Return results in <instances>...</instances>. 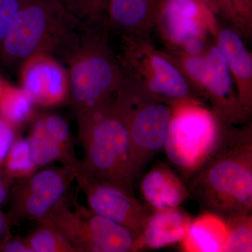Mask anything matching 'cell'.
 <instances>
[{
  "label": "cell",
  "mask_w": 252,
  "mask_h": 252,
  "mask_svg": "<svg viewBox=\"0 0 252 252\" xmlns=\"http://www.w3.org/2000/svg\"><path fill=\"white\" fill-rule=\"evenodd\" d=\"M190 197L205 212L227 219L252 212V125L222 122L220 142L189 181Z\"/></svg>",
  "instance_id": "obj_1"
},
{
  "label": "cell",
  "mask_w": 252,
  "mask_h": 252,
  "mask_svg": "<svg viewBox=\"0 0 252 252\" xmlns=\"http://www.w3.org/2000/svg\"><path fill=\"white\" fill-rule=\"evenodd\" d=\"M76 115L84 152L78 171L96 182L133 194L127 120L117 93Z\"/></svg>",
  "instance_id": "obj_2"
},
{
  "label": "cell",
  "mask_w": 252,
  "mask_h": 252,
  "mask_svg": "<svg viewBox=\"0 0 252 252\" xmlns=\"http://www.w3.org/2000/svg\"><path fill=\"white\" fill-rule=\"evenodd\" d=\"M84 24L59 0H21L0 45V63L14 69L37 55H48L62 62Z\"/></svg>",
  "instance_id": "obj_3"
},
{
  "label": "cell",
  "mask_w": 252,
  "mask_h": 252,
  "mask_svg": "<svg viewBox=\"0 0 252 252\" xmlns=\"http://www.w3.org/2000/svg\"><path fill=\"white\" fill-rule=\"evenodd\" d=\"M107 24H84L63 59L67 64L69 98L76 114L117 92L124 73L108 39Z\"/></svg>",
  "instance_id": "obj_4"
},
{
  "label": "cell",
  "mask_w": 252,
  "mask_h": 252,
  "mask_svg": "<svg viewBox=\"0 0 252 252\" xmlns=\"http://www.w3.org/2000/svg\"><path fill=\"white\" fill-rule=\"evenodd\" d=\"M120 40L117 59L123 73L151 97L171 107L183 101L203 103L170 55L157 49L149 36L122 34Z\"/></svg>",
  "instance_id": "obj_5"
},
{
  "label": "cell",
  "mask_w": 252,
  "mask_h": 252,
  "mask_svg": "<svg viewBox=\"0 0 252 252\" xmlns=\"http://www.w3.org/2000/svg\"><path fill=\"white\" fill-rule=\"evenodd\" d=\"M172 108L164 150L187 185L218 145L222 122L198 101H183L174 104Z\"/></svg>",
  "instance_id": "obj_6"
},
{
  "label": "cell",
  "mask_w": 252,
  "mask_h": 252,
  "mask_svg": "<svg viewBox=\"0 0 252 252\" xmlns=\"http://www.w3.org/2000/svg\"><path fill=\"white\" fill-rule=\"evenodd\" d=\"M130 140V167L134 183L147 164L163 150L171 122V106L151 97L124 74L117 92Z\"/></svg>",
  "instance_id": "obj_7"
},
{
  "label": "cell",
  "mask_w": 252,
  "mask_h": 252,
  "mask_svg": "<svg viewBox=\"0 0 252 252\" xmlns=\"http://www.w3.org/2000/svg\"><path fill=\"white\" fill-rule=\"evenodd\" d=\"M41 220L56 227L77 252L141 251L128 230L68 198L67 194Z\"/></svg>",
  "instance_id": "obj_8"
},
{
  "label": "cell",
  "mask_w": 252,
  "mask_h": 252,
  "mask_svg": "<svg viewBox=\"0 0 252 252\" xmlns=\"http://www.w3.org/2000/svg\"><path fill=\"white\" fill-rule=\"evenodd\" d=\"M192 87L202 98L209 99L217 118L230 125L250 122L233 86V78L215 39L203 56H190L167 51Z\"/></svg>",
  "instance_id": "obj_9"
},
{
  "label": "cell",
  "mask_w": 252,
  "mask_h": 252,
  "mask_svg": "<svg viewBox=\"0 0 252 252\" xmlns=\"http://www.w3.org/2000/svg\"><path fill=\"white\" fill-rule=\"evenodd\" d=\"M77 171L67 165L49 167L19 182L10 194L7 215L12 223L44 219L67 195Z\"/></svg>",
  "instance_id": "obj_10"
},
{
  "label": "cell",
  "mask_w": 252,
  "mask_h": 252,
  "mask_svg": "<svg viewBox=\"0 0 252 252\" xmlns=\"http://www.w3.org/2000/svg\"><path fill=\"white\" fill-rule=\"evenodd\" d=\"M75 181L86 195L89 208L128 230L142 251L141 236L152 209L140 203L133 194L96 182L79 171L77 172Z\"/></svg>",
  "instance_id": "obj_11"
},
{
  "label": "cell",
  "mask_w": 252,
  "mask_h": 252,
  "mask_svg": "<svg viewBox=\"0 0 252 252\" xmlns=\"http://www.w3.org/2000/svg\"><path fill=\"white\" fill-rule=\"evenodd\" d=\"M215 16L204 0H165L156 27L168 49L195 36L215 38Z\"/></svg>",
  "instance_id": "obj_12"
},
{
  "label": "cell",
  "mask_w": 252,
  "mask_h": 252,
  "mask_svg": "<svg viewBox=\"0 0 252 252\" xmlns=\"http://www.w3.org/2000/svg\"><path fill=\"white\" fill-rule=\"evenodd\" d=\"M21 69V89L34 104L55 107L68 102L67 69L57 59L37 55L27 60Z\"/></svg>",
  "instance_id": "obj_13"
},
{
  "label": "cell",
  "mask_w": 252,
  "mask_h": 252,
  "mask_svg": "<svg viewBox=\"0 0 252 252\" xmlns=\"http://www.w3.org/2000/svg\"><path fill=\"white\" fill-rule=\"evenodd\" d=\"M243 36L234 28L219 26L215 41L221 53L236 85L237 94L242 107L252 113V56Z\"/></svg>",
  "instance_id": "obj_14"
},
{
  "label": "cell",
  "mask_w": 252,
  "mask_h": 252,
  "mask_svg": "<svg viewBox=\"0 0 252 252\" xmlns=\"http://www.w3.org/2000/svg\"><path fill=\"white\" fill-rule=\"evenodd\" d=\"M165 0H111L107 25L122 34L149 36L157 26Z\"/></svg>",
  "instance_id": "obj_15"
},
{
  "label": "cell",
  "mask_w": 252,
  "mask_h": 252,
  "mask_svg": "<svg viewBox=\"0 0 252 252\" xmlns=\"http://www.w3.org/2000/svg\"><path fill=\"white\" fill-rule=\"evenodd\" d=\"M140 190L152 210L180 207L190 193L182 178L163 162L156 164L140 183Z\"/></svg>",
  "instance_id": "obj_16"
},
{
  "label": "cell",
  "mask_w": 252,
  "mask_h": 252,
  "mask_svg": "<svg viewBox=\"0 0 252 252\" xmlns=\"http://www.w3.org/2000/svg\"><path fill=\"white\" fill-rule=\"evenodd\" d=\"M190 222V216L179 207L152 210L141 236V249L158 250L180 243Z\"/></svg>",
  "instance_id": "obj_17"
},
{
  "label": "cell",
  "mask_w": 252,
  "mask_h": 252,
  "mask_svg": "<svg viewBox=\"0 0 252 252\" xmlns=\"http://www.w3.org/2000/svg\"><path fill=\"white\" fill-rule=\"evenodd\" d=\"M227 237L223 217L205 212L191 220L185 238L180 242L186 252H223Z\"/></svg>",
  "instance_id": "obj_18"
},
{
  "label": "cell",
  "mask_w": 252,
  "mask_h": 252,
  "mask_svg": "<svg viewBox=\"0 0 252 252\" xmlns=\"http://www.w3.org/2000/svg\"><path fill=\"white\" fill-rule=\"evenodd\" d=\"M27 140L33 162L38 170L56 161L78 170L80 168L81 160L47 133L38 116L33 120Z\"/></svg>",
  "instance_id": "obj_19"
},
{
  "label": "cell",
  "mask_w": 252,
  "mask_h": 252,
  "mask_svg": "<svg viewBox=\"0 0 252 252\" xmlns=\"http://www.w3.org/2000/svg\"><path fill=\"white\" fill-rule=\"evenodd\" d=\"M34 105L22 89L4 86L0 94V118L16 131L32 119Z\"/></svg>",
  "instance_id": "obj_20"
},
{
  "label": "cell",
  "mask_w": 252,
  "mask_h": 252,
  "mask_svg": "<svg viewBox=\"0 0 252 252\" xmlns=\"http://www.w3.org/2000/svg\"><path fill=\"white\" fill-rule=\"evenodd\" d=\"M37 170L27 138L16 137L4 158L0 172L11 184L26 180Z\"/></svg>",
  "instance_id": "obj_21"
},
{
  "label": "cell",
  "mask_w": 252,
  "mask_h": 252,
  "mask_svg": "<svg viewBox=\"0 0 252 252\" xmlns=\"http://www.w3.org/2000/svg\"><path fill=\"white\" fill-rule=\"evenodd\" d=\"M26 237L32 252H77L56 227L44 220Z\"/></svg>",
  "instance_id": "obj_22"
},
{
  "label": "cell",
  "mask_w": 252,
  "mask_h": 252,
  "mask_svg": "<svg viewBox=\"0 0 252 252\" xmlns=\"http://www.w3.org/2000/svg\"><path fill=\"white\" fill-rule=\"evenodd\" d=\"M225 220L227 237L223 252H252V214L236 215Z\"/></svg>",
  "instance_id": "obj_23"
},
{
  "label": "cell",
  "mask_w": 252,
  "mask_h": 252,
  "mask_svg": "<svg viewBox=\"0 0 252 252\" xmlns=\"http://www.w3.org/2000/svg\"><path fill=\"white\" fill-rule=\"evenodd\" d=\"M111 0H63L66 9L81 22L93 26L107 23Z\"/></svg>",
  "instance_id": "obj_24"
},
{
  "label": "cell",
  "mask_w": 252,
  "mask_h": 252,
  "mask_svg": "<svg viewBox=\"0 0 252 252\" xmlns=\"http://www.w3.org/2000/svg\"><path fill=\"white\" fill-rule=\"evenodd\" d=\"M38 117L47 133L68 152L75 154L72 135L66 121L54 114H43Z\"/></svg>",
  "instance_id": "obj_25"
},
{
  "label": "cell",
  "mask_w": 252,
  "mask_h": 252,
  "mask_svg": "<svg viewBox=\"0 0 252 252\" xmlns=\"http://www.w3.org/2000/svg\"><path fill=\"white\" fill-rule=\"evenodd\" d=\"M230 1L238 19L240 34L250 39L252 35V0Z\"/></svg>",
  "instance_id": "obj_26"
},
{
  "label": "cell",
  "mask_w": 252,
  "mask_h": 252,
  "mask_svg": "<svg viewBox=\"0 0 252 252\" xmlns=\"http://www.w3.org/2000/svg\"><path fill=\"white\" fill-rule=\"evenodd\" d=\"M21 0H0V45L14 21Z\"/></svg>",
  "instance_id": "obj_27"
},
{
  "label": "cell",
  "mask_w": 252,
  "mask_h": 252,
  "mask_svg": "<svg viewBox=\"0 0 252 252\" xmlns=\"http://www.w3.org/2000/svg\"><path fill=\"white\" fill-rule=\"evenodd\" d=\"M215 15L223 18L229 26L240 33L238 19L230 0H204Z\"/></svg>",
  "instance_id": "obj_28"
},
{
  "label": "cell",
  "mask_w": 252,
  "mask_h": 252,
  "mask_svg": "<svg viewBox=\"0 0 252 252\" xmlns=\"http://www.w3.org/2000/svg\"><path fill=\"white\" fill-rule=\"evenodd\" d=\"M16 137V131L0 118V169L10 146Z\"/></svg>",
  "instance_id": "obj_29"
},
{
  "label": "cell",
  "mask_w": 252,
  "mask_h": 252,
  "mask_svg": "<svg viewBox=\"0 0 252 252\" xmlns=\"http://www.w3.org/2000/svg\"><path fill=\"white\" fill-rule=\"evenodd\" d=\"M0 252H32L26 238L14 237L11 232L0 242Z\"/></svg>",
  "instance_id": "obj_30"
},
{
  "label": "cell",
  "mask_w": 252,
  "mask_h": 252,
  "mask_svg": "<svg viewBox=\"0 0 252 252\" xmlns=\"http://www.w3.org/2000/svg\"><path fill=\"white\" fill-rule=\"evenodd\" d=\"M13 223L9 216L1 211L0 208V242L10 233Z\"/></svg>",
  "instance_id": "obj_31"
},
{
  "label": "cell",
  "mask_w": 252,
  "mask_h": 252,
  "mask_svg": "<svg viewBox=\"0 0 252 252\" xmlns=\"http://www.w3.org/2000/svg\"><path fill=\"white\" fill-rule=\"evenodd\" d=\"M10 183L0 172V208L6 204L10 197Z\"/></svg>",
  "instance_id": "obj_32"
},
{
  "label": "cell",
  "mask_w": 252,
  "mask_h": 252,
  "mask_svg": "<svg viewBox=\"0 0 252 252\" xmlns=\"http://www.w3.org/2000/svg\"><path fill=\"white\" fill-rule=\"evenodd\" d=\"M4 86L2 85L1 81H0V94H1V91H2L3 89H4Z\"/></svg>",
  "instance_id": "obj_33"
},
{
  "label": "cell",
  "mask_w": 252,
  "mask_h": 252,
  "mask_svg": "<svg viewBox=\"0 0 252 252\" xmlns=\"http://www.w3.org/2000/svg\"><path fill=\"white\" fill-rule=\"evenodd\" d=\"M59 1H60V2H61L63 4V0H59ZM63 6H64V5H63Z\"/></svg>",
  "instance_id": "obj_34"
}]
</instances>
